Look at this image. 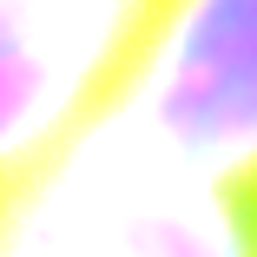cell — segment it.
<instances>
[{
  "mask_svg": "<svg viewBox=\"0 0 257 257\" xmlns=\"http://www.w3.org/2000/svg\"><path fill=\"white\" fill-rule=\"evenodd\" d=\"M0 257H257V172H204L106 106L0 198Z\"/></svg>",
  "mask_w": 257,
  "mask_h": 257,
  "instance_id": "cell-1",
  "label": "cell"
},
{
  "mask_svg": "<svg viewBox=\"0 0 257 257\" xmlns=\"http://www.w3.org/2000/svg\"><path fill=\"white\" fill-rule=\"evenodd\" d=\"M172 0H0V198L125 92Z\"/></svg>",
  "mask_w": 257,
  "mask_h": 257,
  "instance_id": "cell-2",
  "label": "cell"
},
{
  "mask_svg": "<svg viewBox=\"0 0 257 257\" xmlns=\"http://www.w3.org/2000/svg\"><path fill=\"white\" fill-rule=\"evenodd\" d=\"M112 112L204 172H257V0H172Z\"/></svg>",
  "mask_w": 257,
  "mask_h": 257,
  "instance_id": "cell-3",
  "label": "cell"
}]
</instances>
